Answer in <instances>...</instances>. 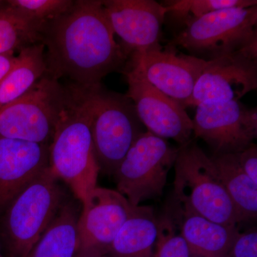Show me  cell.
<instances>
[{
  "label": "cell",
  "mask_w": 257,
  "mask_h": 257,
  "mask_svg": "<svg viewBox=\"0 0 257 257\" xmlns=\"http://www.w3.org/2000/svg\"><path fill=\"white\" fill-rule=\"evenodd\" d=\"M101 0H74L70 9L47 23L42 32L47 74L89 87L127 62Z\"/></svg>",
  "instance_id": "1"
},
{
  "label": "cell",
  "mask_w": 257,
  "mask_h": 257,
  "mask_svg": "<svg viewBox=\"0 0 257 257\" xmlns=\"http://www.w3.org/2000/svg\"><path fill=\"white\" fill-rule=\"evenodd\" d=\"M67 96L50 145L49 167L82 203L96 187L100 168L93 145L91 118L82 89L66 85Z\"/></svg>",
  "instance_id": "2"
},
{
  "label": "cell",
  "mask_w": 257,
  "mask_h": 257,
  "mask_svg": "<svg viewBox=\"0 0 257 257\" xmlns=\"http://www.w3.org/2000/svg\"><path fill=\"white\" fill-rule=\"evenodd\" d=\"M60 179L50 167L18 194L0 214L5 257H27L65 202Z\"/></svg>",
  "instance_id": "3"
},
{
  "label": "cell",
  "mask_w": 257,
  "mask_h": 257,
  "mask_svg": "<svg viewBox=\"0 0 257 257\" xmlns=\"http://www.w3.org/2000/svg\"><path fill=\"white\" fill-rule=\"evenodd\" d=\"M79 87L90 114L93 145L100 172L114 175L134 143L146 131L126 94L108 90L101 84Z\"/></svg>",
  "instance_id": "4"
},
{
  "label": "cell",
  "mask_w": 257,
  "mask_h": 257,
  "mask_svg": "<svg viewBox=\"0 0 257 257\" xmlns=\"http://www.w3.org/2000/svg\"><path fill=\"white\" fill-rule=\"evenodd\" d=\"M257 5L217 10L182 29L168 43L210 61L257 45Z\"/></svg>",
  "instance_id": "5"
},
{
  "label": "cell",
  "mask_w": 257,
  "mask_h": 257,
  "mask_svg": "<svg viewBox=\"0 0 257 257\" xmlns=\"http://www.w3.org/2000/svg\"><path fill=\"white\" fill-rule=\"evenodd\" d=\"M174 167V199L209 220L238 226L239 218L217 169L202 149L192 141L182 145Z\"/></svg>",
  "instance_id": "6"
},
{
  "label": "cell",
  "mask_w": 257,
  "mask_h": 257,
  "mask_svg": "<svg viewBox=\"0 0 257 257\" xmlns=\"http://www.w3.org/2000/svg\"><path fill=\"white\" fill-rule=\"evenodd\" d=\"M67 96L66 85L45 74L25 95L0 109V138L50 145Z\"/></svg>",
  "instance_id": "7"
},
{
  "label": "cell",
  "mask_w": 257,
  "mask_h": 257,
  "mask_svg": "<svg viewBox=\"0 0 257 257\" xmlns=\"http://www.w3.org/2000/svg\"><path fill=\"white\" fill-rule=\"evenodd\" d=\"M179 150L150 132L142 134L113 175L116 191L134 207L161 197Z\"/></svg>",
  "instance_id": "8"
},
{
  "label": "cell",
  "mask_w": 257,
  "mask_h": 257,
  "mask_svg": "<svg viewBox=\"0 0 257 257\" xmlns=\"http://www.w3.org/2000/svg\"><path fill=\"white\" fill-rule=\"evenodd\" d=\"M122 72L127 79L126 96L133 101L147 131L165 140L172 139L181 146L189 143L192 119L185 109L152 85L133 59L128 58Z\"/></svg>",
  "instance_id": "9"
},
{
  "label": "cell",
  "mask_w": 257,
  "mask_h": 257,
  "mask_svg": "<svg viewBox=\"0 0 257 257\" xmlns=\"http://www.w3.org/2000/svg\"><path fill=\"white\" fill-rule=\"evenodd\" d=\"M257 88V45L205 61L187 106L239 101Z\"/></svg>",
  "instance_id": "10"
},
{
  "label": "cell",
  "mask_w": 257,
  "mask_h": 257,
  "mask_svg": "<svg viewBox=\"0 0 257 257\" xmlns=\"http://www.w3.org/2000/svg\"><path fill=\"white\" fill-rule=\"evenodd\" d=\"M193 133L210 147L214 155L236 154L253 144L257 136L256 108L239 101L197 106Z\"/></svg>",
  "instance_id": "11"
},
{
  "label": "cell",
  "mask_w": 257,
  "mask_h": 257,
  "mask_svg": "<svg viewBox=\"0 0 257 257\" xmlns=\"http://www.w3.org/2000/svg\"><path fill=\"white\" fill-rule=\"evenodd\" d=\"M82 204L77 256L107 255L134 206L118 191L98 187Z\"/></svg>",
  "instance_id": "12"
},
{
  "label": "cell",
  "mask_w": 257,
  "mask_h": 257,
  "mask_svg": "<svg viewBox=\"0 0 257 257\" xmlns=\"http://www.w3.org/2000/svg\"><path fill=\"white\" fill-rule=\"evenodd\" d=\"M103 7L127 58L135 52L162 49L163 4L154 0H104Z\"/></svg>",
  "instance_id": "13"
},
{
  "label": "cell",
  "mask_w": 257,
  "mask_h": 257,
  "mask_svg": "<svg viewBox=\"0 0 257 257\" xmlns=\"http://www.w3.org/2000/svg\"><path fill=\"white\" fill-rule=\"evenodd\" d=\"M128 58L136 61L152 85L184 109L205 63L192 56L177 55L172 50L162 48L135 52Z\"/></svg>",
  "instance_id": "14"
},
{
  "label": "cell",
  "mask_w": 257,
  "mask_h": 257,
  "mask_svg": "<svg viewBox=\"0 0 257 257\" xmlns=\"http://www.w3.org/2000/svg\"><path fill=\"white\" fill-rule=\"evenodd\" d=\"M50 145L0 138V214L49 167Z\"/></svg>",
  "instance_id": "15"
},
{
  "label": "cell",
  "mask_w": 257,
  "mask_h": 257,
  "mask_svg": "<svg viewBox=\"0 0 257 257\" xmlns=\"http://www.w3.org/2000/svg\"><path fill=\"white\" fill-rule=\"evenodd\" d=\"M167 210L178 224L192 257H228L239 234L238 226L209 220L173 197Z\"/></svg>",
  "instance_id": "16"
},
{
  "label": "cell",
  "mask_w": 257,
  "mask_h": 257,
  "mask_svg": "<svg viewBox=\"0 0 257 257\" xmlns=\"http://www.w3.org/2000/svg\"><path fill=\"white\" fill-rule=\"evenodd\" d=\"M158 219L151 206L134 207L113 241L110 257H153Z\"/></svg>",
  "instance_id": "17"
},
{
  "label": "cell",
  "mask_w": 257,
  "mask_h": 257,
  "mask_svg": "<svg viewBox=\"0 0 257 257\" xmlns=\"http://www.w3.org/2000/svg\"><path fill=\"white\" fill-rule=\"evenodd\" d=\"M80 213L73 201H65L27 257H77Z\"/></svg>",
  "instance_id": "18"
},
{
  "label": "cell",
  "mask_w": 257,
  "mask_h": 257,
  "mask_svg": "<svg viewBox=\"0 0 257 257\" xmlns=\"http://www.w3.org/2000/svg\"><path fill=\"white\" fill-rule=\"evenodd\" d=\"M46 74L42 42L20 51L13 68L0 81V109L25 95Z\"/></svg>",
  "instance_id": "19"
},
{
  "label": "cell",
  "mask_w": 257,
  "mask_h": 257,
  "mask_svg": "<svg viewBox=\"0 0 257 257\" xmlns=\"http://www.w3.org/2000/svg\"><path fill=\"white\" fill-rule=\"evenodd\" d=\"M211 158L233 203L239 223L256 219L257 184L240 168L234 154L213 156Z\"/></svg>",
  "instance_id": "20"
},
{
  "label": "cell",
  "mask_w": 257,
  "mask_h": 257,
  "mask_svg": "<svg viewBox=\"0 0 257 257\" xmlns=\"http://www.w3.org/2000/svg\"><path fill=\"white\" fill-rule=\"evenodd\" d=\"M42 30L0 1V55H15L17 51L42 42Z\"/></svg>",
  "instance_id": "21"
},
{
  "label": "cell",
  "mask_w": 257,
  "mask_h": 257,
  "mask_svg": "<svg viewBox=\"0 0 257 257\" xmlns=\"http://www.w3.org/2000/svg\"><path fill=\"white\" fill-rule=\"evenodd\" d=\"M164 4L166 17L184 29L198 19L217 10L256 6V0H175Z\"/></svg>",
  "instance_id": "22"
},
{
  "label": "cell",
  "mask_w": 257,
  "mask_h": 257,
  "mask_svg": "<svg viewBox=\"0 0 257 257\" xmlns=\"http://www.w3.org/2000/svg\"><path fill=\"white\" fill-rule=\"evenodd\" d=\"M74 0H8L6 5L19 15L41 27L70 9Z\"/></svg>",
  "instance_id": "23"
},
{
  "label": "cell",
  "mask_w": 257,
  "mask_h": 257,
  "mask_svg": "<svg viewBox=\"0 0 257 257\" xmlns=\"http://www.w3.org/2000/svg\"><path fill=\"white\" fill-rule=\"evenodd\" d=\"M155 246L156 252L153 257H192L178 224L167 210L158 219Z\"/></svg>",
  "instance_id": "24"
},
{
  "label": "cell",
  "mask_w": 257,
  "mask_h": 257,
  "mask_svg": "<svg viewBox=\"0 0 257 257\" xmlns=\"http://www.w3.org/2000/svg\"><path fill=\"white\" fill-rule=\"evenodd\" d=\"M228 257H257V231L256 228L238 234Z\"/></svg>",
  "instance_id": "25"
},
{
  "label": "cell",
  "mask_w": 257,
  "mask_h": 257,
  "mask_svg": "<svg viewBox=\"0 0 257 257\" xmlns=\"http://www.w3.org/2000/svg\"><path fill=\"white\" fill-rule=\"evenodd\" d=\"M240 168L254 183L257 184V147L251 144L243 151L234 154Z\"/></svg>",
  "instance_id": "26"
},
{
  "label": "cell",
  "mask_w": 257,
  "mask_h": 257,
  "mask_svg": "<svg viewBox=\"0 0 257 257\" xmlns=\"http://www.w3.org/2000/svg\"><path fill=\"white\" fill-rule=\"evenodd\" d=\"M17 56L14 54L9 55H0V81L13 68L16 62Z\"/></svg>",
  "instance_id": "27"
},
{
  "label": "cell",
  "mask_w": 257,
  "mask_h": 257,
  "mask_svg": "<svg viewBox=\"0 0 257 257\" xmlns=\"http://www.w3.org/2000/svg\"><path fill=\"white\" fill-rule=\"evenodd\" d=\"M77 257H110L108 255H83V256H79Z\"/></svg>",
  "instance_id": "28"
},
{
  "label": "cell",
  "mask_w": 257,
  "mask_h": 257,
  "mask_svg": "<svg viewBox=\"0 0 257 257\" xmlns=\"http://www.w3.org/2000/svg\"><path fill=\"white\" fill-rule=\"evenodd\" d=\"M0 257H5L4 255L3 254V252H2L1 243H0Z\"/></svg>",
  "instance_id": "29"
}]
</instances>
